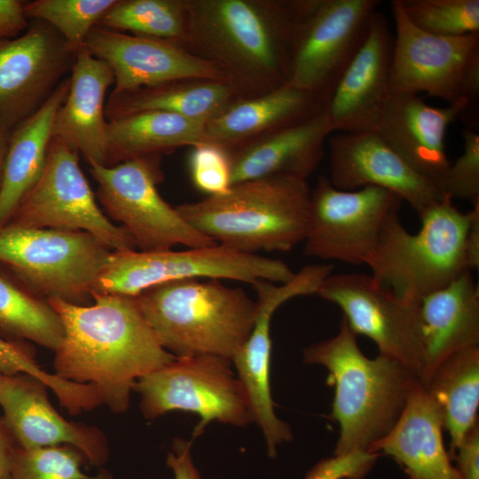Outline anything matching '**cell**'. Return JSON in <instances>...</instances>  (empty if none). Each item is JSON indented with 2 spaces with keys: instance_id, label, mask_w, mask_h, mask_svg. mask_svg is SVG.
<instances>
[{
  "instance_id": "obj_1",
  "label": "cell",
  "mask_w": 479,
  "mask_h": 479,
  "mask_svg": "<svg viewBox=\"0 0 479 479\" xmlns=\"http://www.w3.org/2000/svg\"><path fill=\"white\" fill-rule=\"evenodd\" d=\"M91 298L90 305L47 300L65 332L54 350V373L93 385L103 404L124 412L136 381L176 357L161 345L135 297L93 294Z\"/></svg>"
},
{
  "instance_id": "obj_2",
  "label": "cell",
  "mask_w": 479,
  "mask_h": 479,
  "mask_svg": "<svg viewBox=\"0 0 479 479\" xmlns=\"http://www.w3.org/2000/svg\"><path fill=\"white\" fill-rule=\"evenodd\" d=\"M179 43L214 65L240 98L287 82L298 0H184Z\"/></svg>"
},
{
  "instance_id": "obj_3",
  "label": "cell",
  "mask_w": 479,
  "mask_h": 479,
  "mask_svg": "<svg viewBox=\"0 0 479 479\" xmlns=\"http://www.w3.org/2000/svg\"><path fill=\"white\" fill-rule=\"evenodd\" d=\"M303 360L325 366L334 387L331 417L340 432L334 455L367 452L393 428L420 383L395 359L367 357L344 318L335 335L304 349Z\"/></svg>"
},
{
  "instance_id": "obj_4",
  "label": "cell",
  "mask_w": 479,
  "mask_h": 479,
  "mask_svg": "<svg viewBox=\"0 0 479 479\" xmlns=\"http://www.w3.org/2000/svg\"><path fill=\"white\" fill-rule=\"evenodd\" d=\"M310 200L306 179L276 175L240 182L223 194L175 208L216 244L254 255L289 251L303 242Z\"/></svg>"
},
{
  "instance_id": "obj_5",
  "label": "cell",
  "mask_w": 479,
  "mask_h": 479,
  "mask_svg": "<svg viewBox=\"0 0 479 479\" xmlns=\"http://www.w3.org/2000/svg\"><path fill=\"white\" fill-rule=\"evenodd\" d=\"M205 279L168 281L135 298L161 345L176 357L232 360L254 328L258 305L240 287Z\"/></svg>"
},
{
  "instance_id": "obj_6",
  "label": "cell",
  "mask_w": 479,
  "mask_h": 479,
  "mask_svg": "<svg viewBox=\"0 0 479 479\" xmlns=\"http://www.w3.org/2000/svg\"><path fill=\"white\" fill-rule=\"evenodd\" d=\"M399 210L385 218L365 264L379 284L419 304L467 270L465 240L470 211L461 212L445 197L427 209L420 217V229L411 233L402 224Z\"/></svg>"
},
{
  "instance_id": "obj_7",
  "label": "cell",
  "mask_w": 479,
  "mask_h": 479,
  "mask_svg": "<svg viewBox=\"0 0 479 479\" xmlns=\"http://www.w3.org/2000/svg\"><path fill=\"white\" fill-rule=\"evenodd\" d=\"M113 250L86 232L0 229V263L35 295L82 304Z\"/></svg>"
},
{
  "instance_id": "obj_8",
  "label": "cell",
  "mask_w": 479,
  "mask_h": 479,
  "mask_svg": "<svg viewBox=\"0 0 479 479\" xmlns=\"http://www.w3.org/2000/svg\"><path fill=\"white\" fill-rule=\"evenodd\" d=\"M294 275L279 259L245 254L218 244L179 251H113L91 294L135 297L153 286L185 279H232L251 285L268 280L282 284Z\"/></svg>"
},
{
  "instance_id": "obj_9",
  "label": "cell",
  "mask_w": 479,
  "mask_h": 479,
  "mask_svg": "<svg viewBox=\"0 0 479 479\" xmlns=\"http://www.w3.org/2000/svg\"><path fill=\"white\" fill-rule=\"evenodd\" d=\"M378 0H298L287 83L326 104L369 33Z\"/></svg>"
},
{
  "instance_id": "obj_10",
  "label": "cell",
  "mask_w": 479,
  "mask_h": 479,
  "mask_svg": "<svg viewBox=\"0 0 479 479\" xmlns=\"http://www.w3.org/2000/svg\"><path fill=\"white\" fill-rule=\"evenodd\" d=\"M98 183L96 197L106 216L119 222L139 251L189 248L216 243L189 224L163 200L157 185L163 179L161 155L150 154L114 166L90 164Z\"/></svg>"
},
{
  "instance_id": "obj_11",
  "label": "cell",
  "mask_w": 479,
  "mask_h": 479,
  "mask_svg": "<svg viewBox=\"0 0 479 479\" xmlns=\"http://www.w3.org/2000/svg\"><path fill=\"white\" fill-rule=\"evenodd\" d=\"M230 359L216 356L176 357L134 384L146 420L173 411L195 413L193 438L209 422L237 427L253 422L247 399Z\"/></svg>"
},
{
  "instance_id": "obj_12",
  "label": "cell",
  "mask_w": 479,
  "mask_h": 479,
  "mask_svg": "<svg viewBox=\"0 0 479 479\" xmlns=\"http://www.w3.org/2000/svg\"><path fill=\"white\" fill-rule=\"evenodd\" d=\"M390 6L396 30L390 93L425 92L469 109L479 94V32L429 35L406 19L399 0Z\"/></svg>"
},
{
  "instance_id": "obj_13",
  "label": "cell",
  "mask_w": 479,
  "mask_h": 479,
  "mask_svg": "<svg viewBox=\"0 0 479 479\" xmlns=\"http://www.w3.org/2000/svg\"><path fill=\"white\" fill-rule=\"evenodd\" d=\"M6 225L86 232L113 251L137 248L129 231L113 224L98 207L80 168L79 153L55 137L40 177Z\"/></svg>"
},
{
  "instance_id": "obj_14",
  "label": "cell",
  "mask_w": 479,
  "mask_h": 479,
  "mask_svg": "<svg viewBox=\"0 0 479 479\" xmlns=\"http://www.w3.org/2000/svg\"><path fill=\"white\" fill-rule=\"evenodd\" d=\"M316 294L337 305L350 329L373 341L380 354L423 381L427 360L419 304L399 298L370 274L357 272L330 274Z\"/></svg>"
},
{
  "instance_id": "obj_15",
  "label": "cell",
  "mask_w": 479,
  "mask_h": 479,
  "mask_svg": "<svg viewBox=\"0 0 479 479\" xmlns=\"http://www.w3.org/2000/svg\"><path fill=\"white\" fill-rule=\"evenodd\" d=\"M402 201L395 192L377 186L340 190L328 177L320 176L310 190L304 255L365 264L376 246L385 218L400 209Z\"/></svg>"
},
{
  "instance_id": "obj_16",
  "label": "cell",
  "mask_w": 479,
  "mask_h": 479,
  "mask_svg": "<svg viewBox=\"0 0 479 479\" xmlns=\"http://www.w3.org/2000/svg\"><path fill=\"white\" fill-rule=\"evenodd\" d=\"M75 51L49 24L30 20L20 35L0 41V120L28 118L71 73Z\"/></svg>"
},
{
  "instance_id": "obj_17",
  "label": "cell",
  "mask_w": 479,
  "mask_h": 479,
  "mask_svg": "<svg viewBox=\"0 0 479 479\" xmlns=\"http://www.w3.org/2000/svg\"><path fill=\"white\" fill-rule=\"evenodd\" d=\"M43 381L25 373H0V420L15 447L24 450L67 444L87 462L103 466L109 449L104 433L95 426L72 422L51 404Z\"/></svg>"
},
{
  "instance_id": "obj_18",
  "label": "cell",
  "mask_w": 479,
  "mask_h": 479,
  "mask_svg": "<svg viewBox=\"0 0 479 479\" xmlns=\"http://www.w3.org/2000/svg\"><path fill=\"white\" fill-rule=\"evenodd\" d=\"M330 177L340 190L377 186L395 192L420 217L445 198L390 148L375 130L339 132L329 140Z\"/></svg>"
},
{
  "instance_id": "obj_19",
  "label": "cell",
  "mask_w": 479,
  "mask_h": 479,
  "mask_svg": "<svg viewBox=\"0 0 479 479\" xmlns=\"http://www.w3.org/2000/svg\"><path fill=\"white\" fill-rule=\"evenodd\" d=\"M84 46L111 67L114 77L113 92L182 79L226 82L214 65L173 41L95 27Z\"/></svg>"
},
{
  "instance_id": "obj_20",
  "label": "cell",
  "mask_w": 479,
  "mask_h": 479,
  "mask_svg": "<svg viewBox=\"0 0 479 479\" xmlns=\"http://www.w3.org/2000/svg\"><path fill=\"white\" fill-rule=\"evenodd\" d=\"M251 286L257 294V317L249 337L231 361L247 399L253 421L263 434L268 455L275 458L278 446L291 441L293 434L290 426L275 413L271 393V320L284 302L306 295L309 285L302 276L294 275L282 284L258 280Z\"/></svg>"
},
{
  "instance_id": "obj_21",
  "label": "cell",
  "mask_w": 479,
  "mask_h": 479,
  "mask_svg": "<svg viewBox=\"0 0 479 479\" xmlns=\"http://www.w3.org/2000/svg\"><path fill=\"white\" fill-rule=\"evenodd\" d=\"M394 34L380 12L365 41L349 64L326 104L333 131L375 130L390 94Z\"/></svg>"
},
{
  "instance_id": "obj_22",
  "label": "cell",
  "mask_w": 479,
  "mask_h": 479,
  "mask_svg": "<svg viewBox=\"0 0 479 479\" xmlns=\"http://www.w3.org/2000/svg\"><path fill=\"white\" fill-rule=\"evenodd\" d=\"M467 111L461 105L431 106L417 94L390 93L375 131L408 166L439 188L451 164L444 144L448 127Z\"/></svg>"
},
{
  "instance_id": "obj_23",
  "label": "cell",
  "mask_w": 479,
  "mask_h": 479,
  "mask_svg": "<svg viewBox=\"0 0 479 479\" xmlns=\"http://www.w3.org/2000/svg\"><path fill=\"white\" fill-rule=\"evenodd\" d=\"M67 96L56 113L52 137L82 153L88 164L108 166L106 95L114 83L111 67L83 45L75 52Z\"/></svg>"
},
{
  "instance_id": "obj_24",
  "label": "cell",
  "mask_w": 479,
  "mask_h": 479,
  "mask_svg": "<svg viewBox=\"0 0 479 479\" xmlns=\"http://www.w3.org/2000/svg\"><path fill=\"white\" fill-rule=\"evenodd\" d=\"M333 132L324 108L315 115L228 152L232 185L276 175L306 179L321 162Z\"/></svg>"
},
{
  "instance_id": "obj_25",
  "label": "cell",
  "mask_w": 479,
  "mask_h": 479,
  "mask_svg": "<svg viewBox=\"0 0 479 479\" xmlns=\"http://www.w3.org/2000/svg\"><path fill=\"white\" fill-rule=\"evenodd\" d=\"M326 106L317 95L289 83L265 94L239 98L205 124V142L227 152L299 123Z\"/></svg>"
},
{
  "instance_id": "obj_26",
  "label": "cell",
  "mask_w": 479,
  "mask_h": 479,
  "mask_svg": "<svg viewBox=\"0 0 479 479\" xmlns=\"http://www.w3.org/2000/svg\"><path fill=\"white\" fill-rule=\"evenodd\" d=\"M443 429L441 415L420 383L393 428L367 452L393 458L410 479H459Z\"/></svg>"
},
{
  "instance_id": "obj_27",
  "label": "cell",
  "mask_w": 479,
  "mask_h": 479,
  "mask_svg": "<svg viewBox=\"0 0 479 479\" xmlns=\"http://www.w3.org/2000/svg\"><path fill=\"white\" fill-rule=\"evenodd\" d=\"M419 313L427 360L423 381L450 355L479 346V287L472 271L424 297Z\"/></svg>"
},
{
  "instance_id": "obj_28",
  "label": "cell",
  "mask_w": 479,
  "mask_h": 479,
  "mask_svg": "<svg viewBox=\"0 0 479 479\" xmlns=\"http://www.w3.org/2000/svg\"><path fill=\"white\" fill-rule=\"evenodd\" d=\"M69 84L68 76L37 111L11 131L0 188V229L9 223L20 200L43 170L53 121L67 96Z\"/></svg>"
},
{
  "instance_id": "obj_29",
  "label": "cell",
  "mask_w": 479,
  "mask_h": 479,
  "mask_svg": "<svg viewBox=\"0 0 479 479\" xmlns=\"http://www.w3.org/2000/svg\"><path fill=\"white\" fill-rule=\"evenodd\" d=\"M239 98L237 91L225 81L182 79L111 91L105 111L108 122L136 113L161 111L207 122Z\"/></svg>"
},
{
  "instance_id": "obj_30",
  "label": "cell",
  "mask_w": 479,
  "mask_h": 479,
  "mask_svg": "<svg viewBox=\"0 0 479 479\" xmlns=\"http://www.w3.org/2000/svg\"><path fill=\"white\" fill-rule=\"evenodd\" d=\"M206 122L161 111L132 114L108 122V166L162 154L205 142Z\"/></svg>"
},
{
  "instance_id": "obj_31",
  "label": "cell",
  "mask_w": 479,
  "mask_h": 479,
  "mask_svg": "<svg viewBox=\"0 0 479 479\" xmlns=\"http://www.w3.org/2000/svg\"><path fill=\"white\" fill-rule=\"evenodd\" d=\"M436 406L450 436V459L478 422L479 346L459 350L444 359L421 382Z\"/></svg>"
},
{
  "instance_id": "obj_32",
  "label": "cell",
  "mask_w": 479,
  "mask_h": 479,
  "mask_svg": "<svg viewBox=\"0 0 479 479\" xmlns=\"http://www.w3.org/2000/svg\"><path fill=\"white\" fill-rule=\"evenodd\" d=\"M0 334L8 341L27 340L55 350L64 339L60 318L44 300L14 276L0 271Z\"/></svg>"
},
{
  "instance_id": "obj_33",
  "label": "cell",
  "mask_w": 479,
  "mask_h": 479,
  "mask_svg": "<svg viewBox=\"0 0 479 479\" xmlns=\"http://www.w3.org/2000/svg\"><path fill=\"white\" fill-rule=\"evenodd\" d=\"M97 27L180 43L186 27L184 0H117Z\"/></svg>"
},
{
  "instance_id": "obj_34",
  "label": "cell",
  "mask_w": 479,
  "mask_h": 479,
  "mask_svg": "<svg viewBox=\"0 0 479 479\" xmlns=\"http://www.w3.org/2000/svg\"><path fill=\"white\" fill-rule=\"evenodd\" d=\"M117 0L26 1L25 14L51 26L74 50L84 45L92 28Z\"/></svg>"
},
{
  "instance_id": "obj_35",
  "label": "cell",
  "mask_w": 479,
  "mask_h": 479,
  "mask_svg": "<svg viewBox=\"0 0 479 479\" xmlns=\"http://www.w3.org/2000/svg\"><path fill=\"white\" fill-rule=\"evenodd\" d=\"M0 373H25L43 381L56 395L60 404L72 415L94 410L100 405L95 387L62 379L40 367L32 354L18 342L0 337Z\"/></svg>"
},
{
  "instance_id": "obj_36",
  "label": "cell",
  "mask_w": 479,
  "mask_h": 479,
  "mask_svg": "<svg viewBox=\"0 0 479 479\" xmlns=\"http://www.w3.org/2000/svg\"><path fill=\"white\" fill-rule=\"evenodd\" d=\"M406 19L418 29L437 36L479 32V0H399Z\"/></svg>"
},
{
  "instance_id": "obj_37",
  "label": "cell",
  "mask_w": 479,
  "mask_h": 479,
  "mask_svg": "<svg viewBox=\"0 0 479 479\" xmlns=\"http://www.w3.org/2000/svg\"><path fill=\"white\" fill-rule=\"evenodd\" d=\"M87 462L75 447L61 444L24 450L15 447L10 479H113L101 470L96 475L82 472Z\"/></svg>"
},
{
  "instance_id": "obj_38",
  "label": "cell",
  "mask_w": 479,
  "mask_h": 479,
  "mask_svg": "<svg viewBox=\"0 0 479 479\" xmlns=\"http://www.w3.org/2000/svg\"><path fill=\"white\" fill-rule=\"evenodd\" d=\"M463 153L448 167L439 189L451 200H466L475 205L479 202V135L471 128L464 129Z\"/></svg>"
},
{
  "instance_id": "obj_39",
  "label": "cell",
  "mask_w": 479,
  "mask_h": 479,
  "mask_svg": "<svg viewBox=\"0 0 479 479\" xmlns=\"http://www.w3.org/2000/svg\"><path fill=\"white\" fill-rule=\"evenodd\" d=\"M194 186L208 196L226 192L231 187V165L226 150L203 142L192 147L188 159Z\"/></svg>"
},
{
  "instance_id": "obj_40",
  "label": "cell",
  "mask_w": 479,
  "mask_h": 479,
  "mask_svg": "<svg viewBox=\"0 0 479 479\" xmlns=\"http://www.w3.org/2000/svg\"><path fill=\"white\" fill-rule=\"evenodd\" d=\"M378 457L366 451L334 455L318 462L303 479H364Z\"/></svg>"
},
{
  "instance_id": "obj_41",
  "label": "cell",
  "mask_w": 479,
  "mask_h": 479,
  "mask_svg": "<svg viewBox=\"0 0 479 479\" xmlns=\"http://www.w3.org/2000/svg\"><path fill=\"white\" fill-rule=\"evenodd\" d=\"M452 459L459 479H479V422L465 436Z\"/></svg>"
},
{
  "instance_id": "obj_42",
  "label": "cell",
  "mask_w": 479,
  "mask_h": 479,
  "mask_svg": "<svg viewBox=\"0 0 479 479\" xmlns=\"http://www.w3.org/2000/svg\"><path fill=\"white\" fill-rule=\"evenodd\" d=\"M21 0H0V41L12 39L25 32L29 20Z\"/></svg>"
},
{
  "instance_id": "obj_43",
  "label": "cell",
  "mask_w": 479,
  "mask_h": 479,
  "mask_svg": "<svg viewBox=\"0 0 479 479\" xmlns=\"http://www.w3.org/2000/svg\"><path fill=\"white\" fill-rule=\"evenodd\" d=\"M192 441L176 438L172 449L167 454V465L172 470L174 479H201L195 467L192 453Z\"/></svg>"
},
{
  "instance_id": "obj_44",
  "label": "cell",
  "mask_w": 479,
  "mask_h": 479,
  "mask_svg": "<svg viewBox=\"0 0 479 479\" xmlns=\"http://www.w3.org/2000/svg\"><path fill=\"white\" fill-rule=\"evenodd\" d=\"M465 256L468 271L479 267V202L470 210V223L465 240Z\"/></svg>"
},
{
  "instance_id": "obj_45",
  "label": "cell",
  "mask_w": 479,
  "mask_h": 479,
  "mask_svg": "<svg viewBox=\"0 0 479 479\" xmlns=\"http://www.w3.org/2000/svg\"><path fill=\"white\" fill-rule=\"evenodd\" d=\"M15 445L0 421V479H10Z\"/></svg>"
},
{
  "instance_id": "obj_46",
  "label": "cell",
  "mask_w": 479,
  "mask_h": 479,
  "mask_svg": "<svg viewBox=\"0 0 479 479\" xmlns=\"http://www.w3.org/2000/svg\"><path fill=\"white\" fill-rule=\"evenodd\" d=\"M11 131L12 129H10L3 121L0 120V188L3 180Z\"/></svg>"
}]
</instances>
